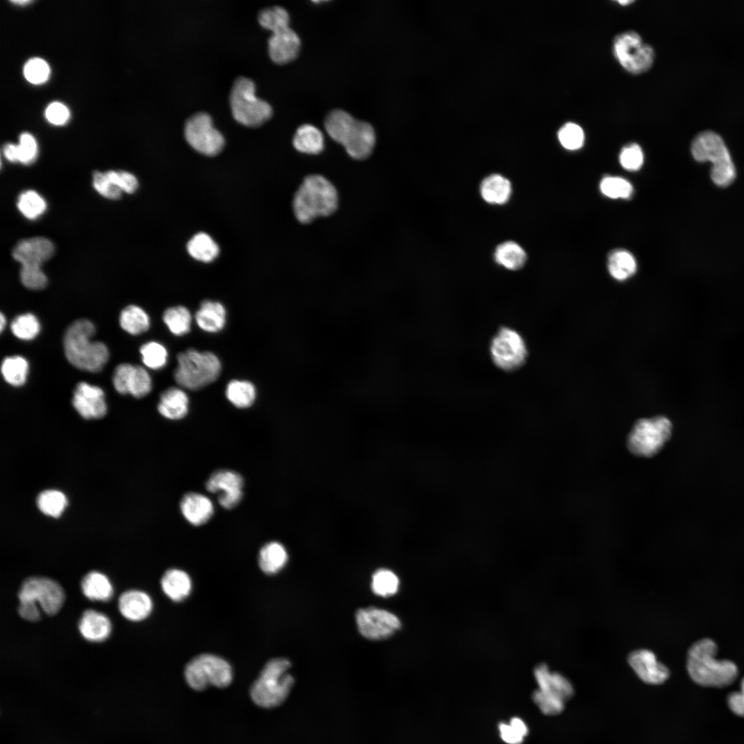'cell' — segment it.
<instances>
[{
    "label": "cell",
    "instance_id": "obj_49",
    "mask_svg": "<svg viewBox=\"0 0 744 744\" xmlns=\"http://www.w3.org/2000/svg\"><path fill=\"white\" fill-rule=\"evenodd\" d=\"M532 697L535 703L544 714L556 715L564 710L565 701L557 696L537 690L533 692Z\"/></svg>",
    "mask_w": 744,
    "mask_h": 744
},
{
    "label": "cell",
    "instance_id": "obj_35",
    "mask_svg": "<svg viewBox=\"0 0 744 744\" xmlns=\"http://www.w3.org/2000/svg\"><path fill=\"white\" fill-rule=\"evenodd\" d=\"M227 400L236 407L245 409L251 406L256 399V389L249 381L234 380L226 388Z\"/></svg>",
    "mask_w": 744,
    "mask_h": 744
},
{
    "label": "cell",
    "instance_id": "obj_3",
    "mask_svg": "<svg viewBox=\"0 0 744 744\" xmlns=\"http://www.w3.org/2000/svg\"><path fill=\"white\" fill-rule=\"evenodd\" d=\"M95 331L92 322L80 319L70 325L63 338L65 355L70 363L81 370L93 373L100 371L109 358L106 345L91 340Z\"/></svg>",
    "mask_w": 744,
    "mask_h": 744
},
{
    "label": "cell",
    "instance_id": "obj_51",
    "mask_svg": "<svg viewBox=\"0 0 744 744\" xmlns=\"http://www.w3.org/2000/svg\"><path fill=\"white\" fill-rule=\"evenodd\" d=\"M50 74L47 63L39 58L29 60L24 67V75L30 83L38 84L46 81Z\"/></svg>",
    "mask_w": 744,
    "mask_h": 744
},
{
    "label": "cell",
    "instance_id": "obj_10",
    "mask_svg": "<svg viewBox=\"0 0 744 744\" xmlns=\"http://www.w3.org/2000/svg\"><path fill=\"white\" fill-rule=\"evenodd\" d=\"M490 355L496 367L510 373L526 364L528 350L519 332L508 327H501L491 339Z\"/></svg>",
    "mask_w": 744,
    "mask_h": 744
},
{
    "label": "cell",
    "instance_id": "obj_58",
    "mask_svg": "<svg viewBox=\"0 0 744 744\" xmlns=\"http://www.w3.org/2000/svg\"><path fill=\"white\" fill-rule=\"evenodd\" d=\"M499 730L502 739L508 744H521L524 737L519 734L510 724L501 723Z\"/></svg>",
    "mask_w": 744,
    "mask_h": 744
},
{
    "label": "cell",
    "instance_id": "obj_60",
    "mask_svg": "<svg viewBox=\"0 0 744 744\" xmlns=\"http://www.w3.org/2000/svg\"><path fill=\"white\" fill-rule=\"evenodd\" d=\"M510 725L521 736L524 738L527 735L528 730L527 726L524 722L519 718L514 717L511 719Z\"/></svg>",
    "mask_w": 744,
    "mask_h": 744
},
{
    "label": "cell",
    "instance_id": "obj_2",
    "mask_svg": "<svg viewBox=\"0 0 744 744\" xmlns=\"http://www.w3.org/2000/svg\"><path fill=\"white\" fill-rule=\"evenodd\" d=\"M338 200L336 187L329 179L320 174H310L294 194L293 210L298 222L309 224L318 217L333 214Z\"/></svg>",
    "mask_w": 744,
    "mask_h": 744
},
{
    "label": "cell",
    "instance_id": "obj_18",
    "mask_svg": "<svg viewBox=\"0 0 744 744\" xmlns=\"http://www.w3.org/2000/svg\"><path fill=\"white\" fill-rule=\"evenodd\" d=\"M72 402L79 414L86 420L100 419L107 413L103 391L85 382L76 385Z\"/></svg>",
    "mask_w": 744,
    "mask_h": 744
},
{
    "label": "cell",
    "instance_id": "obj_57",
    "mask_svg": "<svg viewBox=\"0 0 744 744\" xmlns=\"http://www.w3.org/2000/svg\"><path fill=\"white\" fill-rule=\"evenodd\" d=\"M19 615L29 621H37L41 618L38 606L30 602H19L18 608Z\"/></svg>",
    "mask_w": 744,
    "mask_h": 744
},
{
    "label": "cell",
    "instance_id": "obj_17",
    "mask_svg": "<svg viewBox=\"0 0 744 744\" xmlns=\"http://www.w3.org/2000/svg\"><path fill=\"white\" fill-rule=\"evenodd\" d=\"M112 381L119 393H130L137 398L147 395L152 389L151 377L141 366L119 364L115 369Z\"/></svg>",
    "mask_w": 744,
    "mask_h": 744
},
{
    "label": "cell",
    "instance_id": "obj_53",
    "mask_svg": "<svg viewBox=\"0 0 744 744\" xmlns=\"http://www.w3.org/2000/svg\"><path fill=\"white\" fill-rule=\"evenodd\" d=\"M17 148L19 162L29 164L35 159L37 145L34 137L30 134L24 133L21 135Z\"/></svg>",
    "mask_w": 744,
    "mask_h": 744
},
{
    "label": "cell",
    "instance_id": "obj_12",
    "mask_svg": "<svg viewBox=\"0 0 744 744\" xmlns=\"http://www.w3.org/2000/svg\"><path fill=\"white\" fill-rule=\"evenodd\" d=\"M18 598L19 602L39 603L46 614L52 616L61 609L65 595L56 581L43 577H31L23 581Z\"/></svg>",
    "mask_w": 744,
    "mask_h": 744
},
{
    "label": "cell",
    "instance_id": "obj_62",
    "mask_svg": "<svg viewBox=\"0 0 744 744\" xmlns=\"http://www.w3.org/2000/svg\"><path fill=\"white\" fill-rule=\"evenodd\" d=\"M633 2H634V1H631V0H628H628H623V1H618V3H619L620 4V5H621V6H626V5H628V4L629 5V4H630V3H632Z\"/></svg>",
    "mask_w": 744,
    "mask_h": 744
},
{
    "label": "cell",
    "instance_id": "obj_14",
    "mask_svg": "<svg viewBox=\"0 0 744 744\" xmlns=\"http://www.w3.org/2000/svg\"><path fill=\"white\" fill-rule=\"evenodd\" d=\"M355 621L360 633L370 640L386 639L401 628V621L395 614L375 607L359 609Z\"/></svg>",
    "mask_w": 744,
    "mask_h": 744
},
{
    "label": "cell",
    "instance_id": "obj_9",
    "mask_svg": "<svg viewBox=\"0 0 744 744\" xmlns=\"http://www.w3.org/2000/svg\"><path fill=\"white\" fill-rule=\"evenodd\" d=\"M672 430V422L665 416L640 419L629 433L628 449L638 456H653L670 439Z\"/></svg>",
    "mask_w": 744,
    "mask_h": 744
},
{
    "label": "cell",
    "instance_id": "obj_13",
    "mask_svg": "<svg viewBox=\"0 0 744 744\" xmlns=\"http://www.w3.org/2000/svg\"><path fill=\"white\" fill-rule=\"evenodd\" d=\"M184 134L193 149L207 156L217 155L225 146L223 136L214 128L211 117L206 112L191 116L185 123Z\"/></svg>",
    "mask_w": 744,
    "mask_h": 744
},
{
    "label": "cell",
    "instance_id": "obj_21",
    "mask_svg": "<svg viewBox=\"0 0 744 744\" xmlns=\"http://www.w3.org/2000/svg\"><path fill=\"white\" fill-rule=\"evenodd\" d=\"M54 252L52 242L43 237H34L19 242L12 251L13 258L21 266L41 267Z\"/></svg>",
    "mask_w": 744,
    "mask_h": 744
},
{
    "label": "cell",
    "instance_id": "obj_46",
    "mask_svg": "<svg viewBox=\"0 0 744 744\" xmlns=\"http://www.w3.org/2000/svg\"><path fill=\"white\" fill-rule=\"evenodd\" d=\"M260 25L269 30L289 25V15L287 11L280 6L266 8L258 14Z\"/></svg>",
    "mask_w": 744,
    "mask_h": 744
},
{
    "label": "cell",
    "instance_id": "obj_52",
    "mask_svg": "<svg viewBox=\"0 0 744 744\" xmlns=\"http://www.w3.org/2000/svg\"><path fill=\"white\" fill-rule=\"evenodd\" d=\"M94 189L103 196L109 199H118L122 191L108 178L106 173L95 172L93 174Z\"/></svg>",
    "mask_w": 744,
    "mask_h": 744
},
{
    "label": "cell",
    "instance_id": "obj_42",
    "mask_svg": "<svg viewBox=\"0 0 744 744\" xmlns=\"http://www.w3.org/2000/svg\"><path fill=\"white\" fill-rule=\"evenodd\" d=\"M17 207L24 216L32 220L43 214L46 209V203L38 193L28 190L19 196Z\"/></svg>",
    "mask_w": 744,
    "mask_h": 744
},
{
    "label": "cell",
    "instance_id": "obj_1",
    "mask_svg": "<svg viewBox=\"0 0 744 744\" xmlns=\"http://www.w3.org/2000/svg\"><path fill=\"white\" fill-rule=\"evenodd\" d=\"M717 645L710 639L695 642L689 649L687 670L691 679L705 687L721 688L729 685L736 678L738 670L731 661L715 658Z\"/></svg>",
    "mask_w": 744,
    "mask_h": 744
},
{
    "label": "cell",
    "instance_id": "obj_41",
    "mask_svg": "<svg viewBox=\"0 0 744 744\" xmlns=\"http://www.w3.org/2000/svg\"><path fill=\"white\" fill-rule=\"evenodd\" d=\"M399 585L397 576L389 569H379L372 576L371 589L378 596L387 597L395 595Z\"/></svg>",
    "mask_w": 744,
    "mask_h": 744
},
{
    "label": "cell",
    "instance_id": "obj_20",
    "mask_svg": "<svg viewBox=\"0 0 744 744\" xmlns=\"http://www.w3.org/2000/svg\"><path fill=\"white\" fill-rule=\"evenodd\" d=\"M271 31L272 34L268 40V51L271 60L280 65L294 60L301 44L296 32L289 25L276 28Z\"/></svg>",
    "mask_w": 744,
    "mask_h": 744
},
{
    "label": "cell",
    "instance_id": "obj_44",
    "mask_svg": "<svg viewBox=\"0 0 744 744\" xmlns=\"http://www.w3.org/2000/svg\"><path fill=\"white\" fill-rule=\"evenodd\" d=\"M603 194L610 198H628L633 193V187L627 180L617 176H606L600 183Z\"/></svg>",
    "mask_w": 744,
    "mask_h": 744
},
{
    "label": "cell",
    "instance_id": "obj_38",
    "mask_svg": "<svg viewBox=\"0 0 744 744\" xmlns=\"http://www.w3.org/2000/svg\"><path fill=\"white\" fill-rule=\"evenodd\" d=\"M163 320L169 330L176 335H183L190 331L192 316L185 307L175 306L167 309Z\"/></svg>",
    "mask_w": 744,
    "mask_h": 744
},
{
    "label": "cell",
    "instance_id": "obj_36",
    "mask_svg": "<svg viewBox=\"0 0 744 744\" xmlns=\"http://www.w3.org/2000/svg\"><path fill=\"white\" fill-rule=\"evenodd\" d=\"M119 322L122 329L132 335L141 334L149 327V316L136 305H129L121 311Z\"/></svg>",
    "mask_w": 744,
    "mask_h": 744
},
{
    "label": "cell",
    "instance_id": "obj_23",
    "mask_svg": "<svg viewBox=\"0 0 744 744\" xmlns=\"http://www.w3.org/2000/svg\"><path fill=\"white\" fill-rule=\"evenodd\" d=\"M534 676L538 685V690L566 701L574 692L571 683L562 674L549 670L545 663H540L535 668Z\"/></svg>",
    "mask_w": 744,
    "mask_h": 744
},
{
    "label": "cell",
    "instance_id": "obj_4",
    "mask_svg": "<svg viewBox=\"0 0 744 744\" xmlns=\"http://www.w3.org/2000/svg\"><path fill=\"white\" fill-rule=\"evenodd\" d=\"M291 663L285 658L268 661L249 688L252 701L264 709L280 706L288 698L294 685L289 673Z\"/></svg>",
    "mask_w": 744,
    "mask_h": 744
},
{
    "label": "cell",
    "instance_id": "obj_5",
    "mask_svg": "<svg viewBox=\"0 0 744 744\" xmlns=\"http://www.w3.org/2000/svg\"><path fill=\"white\" fill-rule=\"evenodd\" d=\"M691 152L696 161L712 163L710 176L716 185L725 187L733 183L736 178V169L725 142L719 134L711 130L699 133L692 142Z\"/></svg>",
    "mask_w": 744,
    "mask_h": 744
},
{
    "label": "cell",
    "instance_id": "obj_31",
    "mask_svg": "<svg viewBox=\"0 0 744 744\" xmlns=\"http://www.w3.org/2000/svg\"><path fill=\"white\" fill-rule=\"evenodd\" d=\"M287 560V550L280 542H269L260 550L258 564L262 571L267 575L278 572L285 567Z\"/></svg>",
    "mask_w": 744,
    "mask_h": 744
},
{
    "label": "cell",
    "instance_id": "obj_8",
    "mask_svg": "<svg viewBox=\"0 0 744 744\" xmlns=\"http://www.w3.org/2000/svg\"><path fill=\"white\" fill-rule=\"evenodd\" d=\"M185 679L194 690L201 692L209 686L225 688L232 682L231 665L224 659L211 654L193 658L185 666Z\"/></svg>",
    "mask_w": 744,
    "mask_h": 744
},
{
    "label": "cell",
    "instance_id": "obj_56",
    "mask_svg": "<svg viewBox=\"0 0 744 744\" xmlns=\"http://www.w3.org/2000/svg\"><path fill=\"white\" fill-rule=\"evenodd\" d=\"M730 710L736 715L744 716V678L741 684V691L731 693L727 697Z\"/></svg>",
    "mask_w": 744,
    "mask_h": 744
},
{
    "label": "cell",
    "instance_id": "obj_48",
    "mask_svg": "<svg viewBox=\"0 0 744 744\" xmlns=\"http://www.w3.org/2000/svg\"><path fill=\"white\" fill-rule=\"evenodd\" d=\"M643 153L638 144L632 143L624 146L619 154L621 165L629 171H636L643 163Z\"/></svg>",
    "mask_w": 744,
    "mask_h": 744
},
{
    "label": "cell",
    "instance_id": "obj_15",
    "mask_svg": "<svg viewBox=\"0 0 744 744\" xmlns=\"http://www.w3.org/2000/svg\"><path fill=\"white\" fill-rule=\"evenodd\" d=\"M244 481L236 471L222 469L213 473L205 483L207 490L218 494V504L225 509L236 507L242 498Z\"/></svg>",
    "mask_w": 744,
    "mask_h": 744
},
{
    "label": "cell",
    "instance_id": "obj_39",
    "mask_svg": "<svg viewBox=\"0 0 744 744\" xmlns=\"http://www.w3.org/2000/svg\"><path fill=\"white\" fill-rule=\"evenodd\" d=\"M28 372V363L21 356L6 358L1 364V373L4 380L14 386L23 385Z\"/></svg>",
    "mask_w": 744,
    "mask_h": 744
},
{
    "label": "cell",
    "instance_id": "obj_29",
    "mask_svg": "<svg viewBox=\"0 0 744 744\" xmlns=\"http://www.w3.org/2000/svg\"><path fill=\"white\" fill-rule=\"evenodd\" d=\"M293 145L300 153L319 154L324 148V135L316 126L304 124L297 129L293 136Z\"/></svg>",
    "mask_w": 744,
    "mask_h": 744
},
{
    "label": "cell",
    "instance_id": "obj_33",
    "mask_svg": "<svg viewBox=\"0 0 744 744\" xmlns=\"http://www.w3.org/2000/svg\"><path fill=\"white\" fill-rule=\"evenodd\" d=\"M81 589L86 597L94 601H108L113 594V588L108 578L96 571H92L83 577Z\"/></svg>",
    "mask_w": 744,
    "mask_h": 744
},
{
    "label": "cell",
    "instance_id": "obj_19",
    "mask_svg": "<svg viewBox=\"0 0 744 744\" xmlns=\"http://www.w3.org/2000/svg\"><path fill=\"white\" fill-rule=\"evenodd\" d=\"M628 662L637 675L648 684H661L669 677L668 668L658 661L656 654L648 649L631 652Z\"/></svg>",
    "mask_w": 744,
    "mask_h": 744
},
{
    "label": "cell",
    "instance_id": "obj_7",
    "mask_svg": "<svg viewBox=\"0 0 744 744\" xmlns=\"http://www.w3.org/2000/svg\"><path fill=\"white\" fill-rule=\"evenodd\" d=\"M254 82L244 76L234 81L230 93L229 101L232 115L235 120L247 127H259L272 116L271 106L255 94Z\"/></svg>",
    "mask_w": 744,
    "mask_h": 744
},
{
    "label": "cell",
    "instance_id": "obj_45",
    "mask_svg": "<svg viewBox=\"0 0 744 744\" xmlns=\"http://www.w3.org/2000/svg\"><path fill=\"white\" fill-rule=\"evenodd\" d=\"M142 361L148 368L159 369L167 362V351L164 346L156 342L144 344L140 349Z\"/></svg>",
    "mask_w": 744,
    "mask_h": 744
},
{
    "label": "cell",
    "instance_id": "obj_37",
    "mask_svg": "<svg viewBox=\"0 0 744 744\" xmlns=\"http://www.w3.org/2000/svg\"><path fill=\"white\" fill-rule=\"evenodd\" d=\"M189 254L196 260L209 262L214 260L219 253V248L214 240L205 233L195 235L187 243Z\"/></svg>",
    "mask_w": 744,
    "mask_h": 744
},
{
    "label": "cell",
    "instance_id": "obj_6",
    "mask_svg": "<svg viewBox=\"0 0 744 744\" xmlns=\"http://www.w3.org/2000/svg\"><path fill=\"white\" fill-rule=\"evenodd\" d=\"M177 361L175 381L189 390H198L215 382L221 371L218 358L209 351L189 349L178 353Z\"/></svg>",
    "mask_w": 744,
    "mask_h": 744
},
{
    "label": "cell",
    "instance_id": "obj_34",
    "mask_svg": "<svg viewBox=\"0 0 744 744\" xmlns=\"http://www.w3.org/2000/svg\"><path fill=\"white\" fill-rule=\"evenodd\" d=\"M494 259L497 264L507 269L518 270L524 265L526 254L517 242L506 241L496 247Z\"/></svg>",
    "mask_w": 744,
    "mask_h": 744
},
{
    "label": "cell",
    "instance_id": "obj_30",
    "mask_svg": "<svg viewBox=\"0 0 744 744\" xmlns=\"http://www.w3.org/2000/svg\"><path fill=\"white\" fill-rule=\"evenodd\" d=\"M512 185L504 176L494 174L486 177L480 185L482 198L490 204L502 205L510 198Z\"/></svg>",
    "mask_w": 744,
    "mask_h": 744
},
{
    "label": "cell",
    "instance_id": "obj_50",
    "mask_svg": "<svg viewBox=\"0 0 744 744\" xmlns=\"http://www.w3.org/2000/svg\"><path fill=\"white\" fill-rule=\"evenodd\" d=\"M20 279L25 287L32 290L44 289L48 283V278L41 267L21 266Z\"/></svg>",
    "mask_w": 744,
    "mask_h": 744
},
{
    "label": "cell",
    "instance_id": "obj_11",
    "mask_svg": "<svg viewBox=\"0 0 744 744\" xmlns=\"http://www.w3.org/2000/svg\"><path fill=\"white\" fill-rule=\"evenodd\" d=\"M612 52L620 65L633 74L647 72L655 56L653 48L644 43L641 36L633 30L621 32L614 37Z\"/></svg>",
    "mask_w": 744,
    "mask_h": 744
},
{
    "label": "cell",
    "instance_id": "obj_54",
    "mask_svg": "<svg viewBox=\"0 0 744 744\" xmlns=\"http://www.w3.org/2000/svg\"><path fill=\"white\" fill-rule=\"evenodd\" d=\"M108 178L122 191L132 194L138 187V180L131 173L125 171H108Z\"/></svg>",
    "mask_w": 744,
    "mask_h": 744
},
{
    "label": "cell",
    "instance_id": "obj_22",
    "mask_svg": "<svg viewBox=\"0 0 744 744\" xmlns=\"http://www.w3.org/2000/svg\"><path fill=\"white\" fill-rule=\"evenodd\" d=\"M180 509L183 517L195 526L206 524L214 513L212 501L207 496L196 492L186 493L182 497Z\"/></svg>",
    "mask_w": 744,
    "mask_h": 744
},
{
    "label": "cell",
    "instance_id": "obj_25",
    "mask_svg": "<svg viewBox=\"0 0 744 744\" xmlns=\"http://www.w3.org/2000/svg\"><path fill=\"white\" fill-rule=\"evenodd\" d=\"M111 622L103 614L94 610H85L79 622L81 635L87 640L99 642L106 639L111 632Z\"/></svg>",
    "mask_w": 744,
    "mask_h": 744
},
{
    "label": "cell",
    "instance_id": "obj_40",
    "mask_svg": "<svg viewBox=\"0 0 744 744\" xmlns=\"http://www.w3.org/2000/svg\"><path fill=\"white\" fill-rule=\"evenodd\" d=\"M37 504L39 509L43 514L52 517H58L67 506L68 500L62 492L56 490H47L39 495Z\"/></svg>",
    "mask_w": 744,
    "mask_h": 744
},
{
    "label": "cell",
    "instance_id": "obj_59",
    "mask_svg": "<svg viewBox=\"0 0 744 744\" xmlns=\"http://www.w3.org/2000/svg\"><path fill=\"white\" fill-rule=\"evenodd\" d=\"M6 158L11 162L19 161L18 148L17 145L12 143L6 144L3 148Z\"/></svg>",
    "mask_w": 744,
    "mask_h": 744
},
{
    "label": "cell",
    "instance_id": "obj_27",
    "mask_svg": "<svg viewBox=\"0 0 744 744\" xmlns=\"http://www.w3.org/2000/svg\"><path fill=\"white\" fill-rule=\"evenodd\" d=\"M195 320L203 331L216 333L220 331L225 324L226 311L220 302L205 300L196 311Z\"/></svg>",
    "mask_w": 744,
    "mask_h": 744
},
{
    "label": "cell",
    "instance_id": "obj_43",
    "mask_svg": "<svg viewBox=\"0 0 744 744\" xmlns=\"http://www.w3.org/2000/svg\"><path fill=\"white\" fill-rule=\"evenodd\" d=\"M13 334L19 339L30 340L39 333L40 324L32 313H25L15 318L10 326Z\"/></svg>",
    "mask_w": 744,
    "mask_h": 744
},
{
    "label": "cell",
    "instance_id": "obj_32",
    "mask_svg": "<svg viewBox=\"0 0 744 744\" xmlns=\"http://www.w3.org/2000/svg\"><path fill=\"white\" fill-rule=\"evenodd\" d=\"M608 269L614 280L625 281L636 273L637 262L628 251L614 249L608 255Z\"/></svg>",
    "mask_w": 744,
    "mask_h": 744
},
{
    "label": "cell",
    "instance_id": "obj_28",
    "mask_svg": "<svg viewBox=\"0 0 744 744\" xmlns=\"http://www.w3.org/2000/svg\"><path fill=\"white\" fill-rule=\"evenodd\" d=\"M164 593L174 601H181L192 590V581L187 573L179 569L167 570L161 580Z\"/></svg>",
    "mask_w": 744,
    "mask_h": 744
},
{
    "label": "cell",
    "instance_id": "obj_63",
    "mask_svg": "<svg viewBox=\"0 0 744 744\" xmlns=\"http://www.w3.org/2000/svg\"><path fill=\"white\" fill-rule=\"evenodd\" d=\"M13 2H14V3H19V4H21V3H29V2H30V1H13Z\"/></svg>",
    "mask_w": 744,
    "mask_h": 744
},
{
    "label": "cell",
    "instance_id": "obj_24",
    "mask_svg": "<svg viewBox=\"0 0 744 744\" xmlns=\"http://www.w3.org/2000/svg\"><path fill=\"white\" fill-rule=\"evenodd\" d=\"M118 609L127 619L139 621L149 616L152 609L149 596L140 590H128L118 599Z\"/></svg>",
    "mask_w": 744,
    "mask_h": 744
},
{
    "label": "cell",
    "instance_id": "obj_61",
    "mask_svg": "<svg viewBox=\"0 0 744 744\" xmlns=\"http://www.w3.org/2000/svg\"><path fill=\"white\" fill-rule=\"evenodd\" d=\"M0 321H1L0 329H1V331H3V328H4L5 325H6V318H5V316H3V313H1Z\"/></svg>",
    "mask_w": 744,
    "mask_h": 744
},
{
    "label": "cell",
    "instance_id": "obj_26",
    "mask_svg": "<svg viewBox=\"0 0 744 744\" xmlns=\"http://www.w3.org/2000/svg\"><path fill=\"white\" fill-rule=\"evenodd\" d=\"M157 409L159 413L167 419H182L188 413V396L180 389L170 387L161 393Z\"/></svg>",
    "mask_w": 744,
    "mask_h": 744
},
{
    "label": "cell",
    "instance_id": "obj_55",
    "mask_svg": "<svg viewBox=\"0 0 744 744\" xmlns=\"http://www.w3.org/2000/svg\"><path fill=\"white\" fill-rule=\"evenodd\" d=\"M45 116L52 123L61 125L64 123L68 118L69 112L63 104L54 102L47 107Z\"/></svg>",
    "mask_w": 744,
    "mask_h": 744
},
{
    "label": "cell",
    "instance_id": "obj_16",
    "mask_svg": "<svg viewBox=\"0 0 744 744\" xmlns=\"http://www.w3.org/2000/svg\"><path fill=\"white\" fill-rule=\"evenodd\" d=\"M338 143L347 154L355 160H364L372 153L375 145V133L371 124L354 119L347 127Z\"/></svg>",
    "mask_w": 744,
    "mask_h": 744
},
{
    "label": "cell",
    "instance_id": "obj_47",
    "mask_svg": "<svg viewBox=\"0 0 744 744\" xmlns=\"http://www.w3.org/2000/svg\"><path fill=\"white\" fill-rule=\"evenodd\" d=\"M558 138L564 148L568 150H576L583 145L584 132L579 125L567 123L559 129Z\"/></svg>",
    "mask_w": 744,
    "mask_h": 744
}]
</instances>
